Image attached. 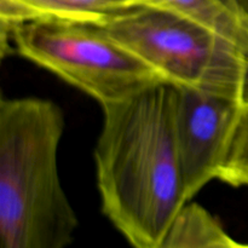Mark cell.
<instances>
[{
	"label": "cell",
	"mask_w": 248,
	"mask_h": 248,
	"mask_svg": "<svg viewBox=\"0 0 248 248\" xmlns=\"http://www.w3.org/2000/svg\"><path fill=\"white\" fill-rule=\"evenodd\" d=\"M218 179L236 188L248 186V101L241 107Z\"/></svg>",
	"instance_id": "9c48e42d"
},
{
	"label": "cell",
	"mask_w": 248,
	"mask_h": 248,
	"mask_svg": "<svg viewBox=\"0 0 248 248\" xmlns=\"http://www.w3.org/2000/svg\"><path fill=\"white\" fill-rule=\"evenodd\" d=\"M159 248H248L236 241L201 205L189 202Z\"/></svg>",
	"instance_id": "ba28073f"
},
{
	"label": "cell",
	"mask_w": 248,
	"mask_h": 248,
	"mask_svg": "<svg viewBox=\"0 0 248 248\" xmlns=\"http://www.w3.org/2000/svg\"><path fill=\"white\" fill-rule=\"evenodd\" d=\"M64 113L38 97L0 102V248H67L78 217L63 189Z\"/></svg>",
	"instance_id": "7a4b0ae2"
},
{
	"label": "cell",
	"mask_w": 248,
	"mask_h": 248,
	"mask_svg": "<svg viewBox=\"0 0 248 248\" xmlns=\"http://www.w3.org/2000/svg\"><path fill=\"white\" fill-rule=\"evenodd\" d=\"M102 28L173 86L248 101V53L194 19L144 5Z\"/></svg>",
	"instance_id": "3957f363"
},
{
	"label": "cell",
	"mask_w": 248,
	"mask_h": 248,
	"mask_svg": "<svg viewBox=\"0 0 248 248\" xmlns=\"http://www.w3.org/2000/svg\"><path fill=\"white\" fill-rule=\"evenodd\" d=\"M102 109L94 149L102 211L133 248H159L189 203L173 86L154 85Z\"/></svg>",
	"instance_id": "6da1fadb"
},
{
	"label": "cell",
	"mask_w": 248,
	"mask_h": 248,
	"mask_svg": "<svg viewBox=\"0 0 248 248\" xmlns=\"http://www.w3.org/2000/svg\"><path fill=\"white\" fill-rule=\"evenodd\" d=\"M236 2L237 5H239L241 12L244 14L245 18H246L248 22V0H236Z\"/></svg>",
	"instance_id": "30bf717a"
},
{
	"label": "cell",
	"mask_w": 248,
	"mask_h": 248,
	"mask_svg": "<svg viewBox=\"0 0 248 248\" xmlns=\"http://www.w3.org/2000/svg\"><path fill=\"white\" fill-rule=\"evenodd\" d=\"M152 2L217 31L248 53V22L235 0H152Z\"/></svg>",
	"instance_id": "52a82bcc"
},
{
	"label": "cell",
	"mask_w": 248,
	"mask_h": 248,
	"mask_svg": "<svg viewBox=\"0 0 248 248\" xmlns=\"http://www.w3.org/2000/svg\"><path fill=\"white\" fill-rule=\"evenodd\" d=\"M173 90L177 145L186 198L191 202L211 181L218 179L245 102L189 87Z\"/></svg>",
	"instance_id": "5b68a950"
},
{
	"label": "cell",
	"mask_w": 248,
	"mask_h": 248,
	"mask_svg": "<svg viewBox=\"0 0 248 248\" xmlns=\"http://www.w3.org/2000/svg\"><path fill=\"white\" fill-rule=\"evenodd\" d=\"M1 31L11 35L21 57L79 89L101 107L166 82L102 27L34 19Z\"/></svg>",
	"instance_id": "277c9868"
},
{
	"label": "cell",
	"mask_w": 248,
	"mask_h": 248,
	"mask_svg": "<svg viewBox=\"0 0 248 248\" xmlns=\"http://www.w3.org/2000/svg\"><path fill=\"white\" fill-rule=\"evenodd\" d=\"M152 0H0L1 31L34 19H57L104 27Z\"/></svg>",
	"instance_id": "8992f818"
}]
</instances>
